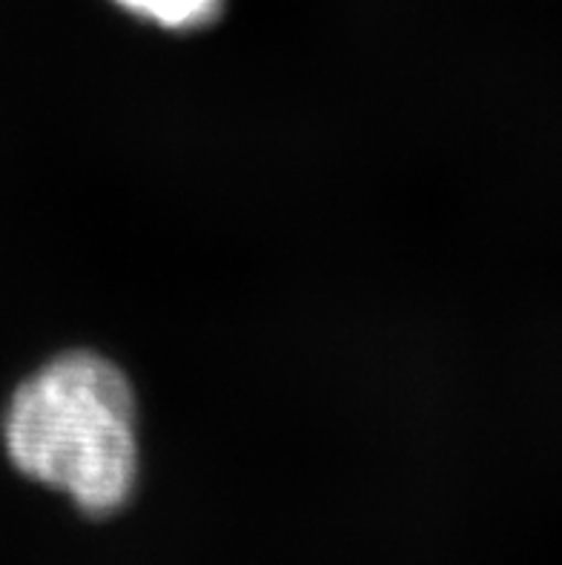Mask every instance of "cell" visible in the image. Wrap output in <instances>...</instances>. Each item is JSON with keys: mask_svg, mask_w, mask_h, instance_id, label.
Here are the masks:
<instances>
[{"mask_svg": "<svg viewBox=\"0 0 562 565\" xmlns=\"http://www.w3.org/2000/svg\"><path fill=\"white\" fill-rule=\"evenodd\" d=\"M7 451L26 477L70 494L86 514L121 509L138 477L127 376L95 353L50 362L9 405Z\"/></svg>", "mask_w": 562, "mask_h": 565, "instance_id": "obj_1", "label": "cell"}, {"mask_svg": "<svg viewBox=\"0 0 562 565\" xmlns=\"http://www.w3.org/2000/svg\"><path fill=\"white\" fill-rule=\"evenodd\" d=\"M127 12L167 29H195L215 21L224 0H115Z\"/></svg>", "mask_w": 562, "mask_h": 565, "instance_id": "obj_2", "label": "cell"}]
</instances>
